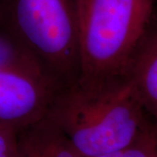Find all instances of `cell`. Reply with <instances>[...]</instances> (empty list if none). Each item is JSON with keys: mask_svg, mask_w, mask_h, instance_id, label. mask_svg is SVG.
Instances as JSON below:
<instances>
[{"mask_svg": "<svg viewBox=\"0 0 157 157\" xmlns=\"http://www.w3.org/2000/svg\"><path fill=\"white\" fill-rule=\"evenodd\" d=\"M46 117L84 157L122 149L154 125L128 76L78 79L59 91Z\"/></svg>", "mask_w": 157, "mask_h": 157, "instance_id": "cell-1", "label": "cell"}, {"mask_svg": "<svg viewBox=\"0 0 157 157\" xmlns=\"http://www.w3.org/2000/svg\"><path fill=\"white\" fill-rule=\"evenodd\" d=\"M155 3L156 0H77L78 78L126 77L153 29Z\"/></svg>", "mask_w": 157, "mask_h": 157, "instance_id": "cell-2", "label": "cell"}, {"mask_svg": "<svg viewBox=\"0 0 157 157\" xmlns=\"http://www.w3.org/2000/svg\"><path fill=\"white\" fill-rule=\"evenodd\" d=\"M1 22L59 86L78 80L77 0H2Z\"/></svg>", "mask_w": 157, "mask_h": 157, "instance_id": "cell-3", "label": "cell"}, {"mask_svg": "<svg viewBox=\"0 0 157 157\" xmlns=\"http://www.w3.org/2000/svg\"><path fill=\"white\" fill-rule=\"evenodd\" d=\"M61 88L44 73L0 68V127L18 134L39 121Z\"/></svg>", "mask_w": 157, "mask_h": 157, "instance_id": "cell-4", "label": "cell"}, {"mask_svg": "<svg viewBox=\"0 0 157 157\" xmlns=\"http://www.w3.org/2000/svg\"><path fill=\"white\" fill-rule=\"evenodd\" d=\"M127 76L145 112L157 128V27L148 34Z\"/></svg>", "mask_w": 157, "mask_h": 157, "instance_id": "cell-5", "label": "cell"}, {"mask_svg": "<svg viewBox=\"0 0 157 157\" xmlns=\"http://www.w3.org/2000/svg\"><path fill=\"white\" fill-rule=\"evenodd\" d=\"M17 135L22 157H84L46 116Z\"/></svg>", "mask_w": 157, "mask_h": 157, "instance_id": "cell-6", "label": "cell"}, {"mask_svg": "<svg viewBox=\"0 0 157 157\" xmlns=\"http://www.w3.org/2000/svg\"><path fill=\"white\" fill-rule=\"evenodd\" d=\"M0 68L20 69V70L33 71V72L45 74L43 69L38 64V62L34 59L33 57L20 45V43L4 26V25L1 22V18H0Z\"/></svg>", "mask_w": 157, "mask_h": 157, "instance_id": "cell-7", "label": "cell"}, {"mask_svg": "<svg viewBox=\"0 0 157 157\" xmlns=\"http://www.w3.org/2000/svg\"><path fill=\"white\" fill-rule=\"evenodd\" d=\"M156 144L157 128L153 125L129 146L96 157H155Z\"/></svg>", "mask_w": 157, "mask_h": 157, "instance_id": "cell-8", "label": "cell"}, {"mask_svg": "<svg viewBox=\"0 0 157 157\" xmlns=\"http://www.w3.org/2000/svg\"><path fill=\"white\" fill-rule=\"evenodd\" d=\"M0 157H22L16 131L0 127Z\"/></svg>", "mask_w": 157, "mask_h": 157, "instance_id": "cell-9", "label": "cell"}, {"mask_svg": "<svg viewBox=\"0 0 157 157\" xmlns=\"http://www.w3.org/2000/svg\"><path fill=\"white\" fill-rule=\"evenodd\" d=\"M1 12H2V0H0V18H1Z\"/></svg>", "mask_w": 157, "mask_h": 157, "instance_id": "cell-10", "label": "cell"}, {"mask_svg": "<svg viewBox=\"0 0 157 157\" xmlns=\"http://www.w3.org/2000/svg\"><path fill=\"white\" fill-rule=\"evenodd\" d=\"M155 157H157V144H156V151H155Z\"/></svg>", "mask_w": 157, "mask_h": 157, "instance_id": "cell-11", "label": "cell"}]
</instances>
